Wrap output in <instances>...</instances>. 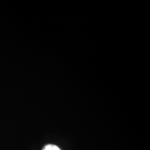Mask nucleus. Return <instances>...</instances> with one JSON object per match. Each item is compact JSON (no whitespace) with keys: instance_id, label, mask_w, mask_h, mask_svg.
<instances>
[{"instance_id":"1","label":"nucleus","mask_w":150,"mask_h":150,"mask_svg":"<svg viewBox=\"0 0 150 150\" xmlns=\"http://www.w3.org/2000/svg\"><path fill=\"white\" fill-rule=\"evenodd\" d=\"M43 150H61V149H60L57 146H55L53 145H48L44 148V149Z\"/></svg>"}]
</instances>
